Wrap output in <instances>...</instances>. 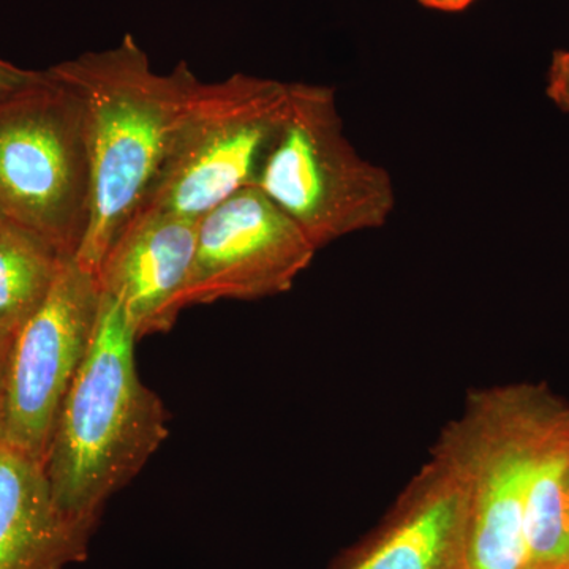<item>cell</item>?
Masks as SVG:
<instances>
[{
    "label": "cell",
    "instance_id": "cell-1",
    "mask_svg": "<svg viewBox=\"0 0 569 569\" xmlns=\"http://www.w3.org/2000/svg\"><path fill=\"white\" fill-rule=\"evenodd\" d=\"M84 104L92 168L91 222L73 258L97 276L104 254L129 222L162 167L174 133L201 82L189 63L152 69L130 33L103 51L50 67Z\"/></svg>",
    "mask_w": 569,
    "mask_h": 569
},
{
    "label": "cell",
    "instance_id": "cell-2",
    "mask_svg": "<svg viewBox=\"0 0 569 569\" xmlns=\"http://www.w3.org/2000/svg\"><path fill=\"white\" fill-rule=\"evenodd\" d=\"M102 295L91 350L63 399L44 458L56 508L86 537L104 503L168 437L167 408L142 383L134 362L140 339L123 307Z\"/></svg>",
    "mask_w": 569,
    "mask_h": 569
},
{
    "label": "cell",
    "instance_id": "cell-3",
    "mask_svg": "<svg viewBox=\"0 0 569 569\" xmlns=\"http://www.w3.org/2000/svg\"><path fill=\"white\" fill-rule=\"evenodd\" d=\"M569 432V407L545 385L485 389L438 443L458 460L470 498L468 569H526L535 471Z\"/></svg>",
    "mask_w": 569,
    "mask_h": 569
},
{
    "label": "cell",
    "instance_id": "cell-4",
    "mask_svg": "<svg viewBox=\"0 0 569 569\" xmlns=\"http://www.w3.org/2000/svg\"><path fill=\"white\" fill-rule=\"evenodd\" d=\"M92 168L84 104L50 70L0 97V213L77 257L88 233Z\"/></svg>",
    "mask_w": 569,
    "mask_h": 569
},
{
    "label": "cell",
    "instance_id": "cell-5",
    "mask_svg": "<svg viewBox=\"0 0 569 569\" xmlns=\"http://www.w3.org/2000/svg\"><path fill=\"white\" fill-rule=\"evenodd\" d=\"M254 187L317 250L383 227L396 206L391 174L362 159L343 132L335 89L305 82L290 84L287 118Z\"/></svg>",
    "mask_w": 569,
    "mask_h": 569
},
{
    "label": "cell",
    "instance_id": "cell-6",
    "mask_svg": "<svg viewBox=\"0 0 569 569\" xmlns=\"http://www.w3.org/2000/svg\"><path fill=\"white\" fill-rule=\"evenodd\" d=\"M290 84L244 73L201 82L134 212L201 219L254 187L287 118Z\"/></svg>",
    "mask_w": 569,
    "mask_h": 569
},
{
    "label": "cell",
    "instance_id": "cell-7",
    "mask_svg": "<svg viewBox=\"0 0 569 569\" xmlns=\"http://www.w3.org/2000/svg\"><path fill=\"white\" fill-rule=\"evenodd\" d=\"M102 290L71 258L18 335L6 381V440L44 466L63 399L91 350Z\"/></svg>",
    "mask_w": 569,
    "mask_h": 569
},
{
    "label": "cell",
    "instance_id": "cell-8",
    "mask_svg": "<svg viewBox=\"0 0 569 569\" xmlns=\"http://www.w3.org/2000/svg\"><path fill=\"white\" fill-rule=\"evenodd\" d=\"M317 247L258 187L204 213L179 312L223 299L266 298L291 290Z\"/></svg>",
    "mask_w": 569,
    "mask_h": 569
},
{
    "label": "cell",
    "instance_id": "cell-9",
    "mask_svg": "<svg viewBox=\"0 0 569 569\" xmlns=\"http://www.w3.org/2000/svg\"><path fill=\"white\" fill-rule=\"evenodd\" d=\"M200 220L164 212H134L97 271L102 293L126 310L138 339L170 331L192 268Z\"/></svg>",
    "mask_w": 569,
    "mask_h": 569
},
{
    "label": "cell",
    "instance_id": "cell-10",
    "mask_svg": "<svg viewBox=\"0 0 569 569\" xmlns=\"http://www.w3.org/2000/svg\"><path fill=\"white\" fill-rule=\"evenodd\" d=\"M470 498L458 460L438 443L395 522L348 569H468Z\"/></svg>",
    "mask_w": 569,
    "mask_h": 569
},
{
    "label": "cell",
    "instance_id": "cell-11",
    "mask_svg": "<svg viewBox=\"0 0 569 569\" xmlns=\"http://www.w3.org/2000/svg\"><path fill=\"white\" fill-rule=\"evenodd\" d=\"M89 539L56 508L43 462L0 443V569H67Z\"/></svg>",
    "mask_w": 569,
    "mask_h": 569
},
{
    "label": "cell",
    "instance_id": "cell-12",
    "mask_svg": "<svg viewBox=\"0 0 569 569\" xmlns=\"http://www.w3.org/2000/svg\"><path fill=\"white\" fill-rule=\"evenodd\" d=\"M526 569L569 567V432L541 459L526 508Z\"/></svg>",
    "mask_w": 569,
    "mask_h": 569
},
{
    "label": "cell",
    "instance_id": "cell-13",
    "mask_svg": "<svg viewBox=\"0 0 569 569\" xmlns=\"http://www.w3.org/2000/svg\"><path fill=\"white\" fill-rule=\"evenodd\" d=\"M63 258L47 242L7 224L0 230V328L18 331L40 309L58 279Z\"/></svg>",
    "mask_w": 569,
    "mask_h": 569
},
{
    "label": "cell",
    "instance_id": "cell-14",
    "mask_svg": "<svg viewBox=\"0 0 569 569\" xmlns=\"http://www.w3.org/2000/svg\"><path fill=\"white\" fill-rule=\"evenodd\" d=\"M546 93L559 110L569 112V50L553 52Z\"/></svg>",
    "mask_w": 569,
    "mask_h": 569
},
{
    "label": "cell",
    "instance_id": "cell-15",
    "mask_svg": "<svg viewBox=\"0 0 569 569\" xmlns=\"http://www.w3.org/2000/svg\"><path fill=\"white\" fill-rule=\"evenodd\" d=\"M43 70L21 69L0 58V97L7 96L39 80Z\"/></svg>",
    "mask_w": 569,
    "mask_h": 569
},
{
    "label": "cell",
    "instance_id": "cell-16",
    "mask_svg": "<svg viewBox=\"0 0 569 569\" xmlns=\"http://www.w3.org/2000/svg\"><path fill=\"white\" fill-rule=\"evenodd\" d=\"M13 342L14 336L0 328V395L6 392L7 372H9V362Z\"/></svg>",
    "mask_w": 569,
    "mask_h": 569
},
{
    "label": "cell",
    "instance_id": "cell-17",
    "mask_svg": "<svg viewBox=\"0 0 569 569\" xmlns=\"http://www.w3.org/2000/svg\"><path fill=\"white\" fill-rule=\"evenodd\" d=\"M422 6L429 9L443 10V11H460L467 9L473 0H419Z\"/></svg>",
    "mask_w": 569,
    "mask_h": 569
},
{
    "label": "cell",
    "instance_id": "cell-18",
    "mask_svg": "<svg viewBox=\"0 0 569 569\" xmlns=\"http://www.w3.org/2000/svg\"><path fill=\"white\" fill-rule=\"evenodd\" d=\"M6 396L0 395V443L6 440Z\"/></svg>",
    "mask_w": 569,
    "mask_h": 569
},
{
    "label": "cell",
    "instance_id": "cell-19",
    "mask_svg": "<svg viewBox=\"0 0 569 569\" xmlns=\"http://www.w3.org/2000/svg\"><path fill=\"white\" fill-rule=\"evenodd\" d=\"M6 219H3L2 213H0V230H2L3 227H7Z\"/></svg>",
    "mask_w": 569,
    "mask_h": 569
},
{
    "label": "cell",
    "instance_id": "cell-20",
    "mask_svg": "<svg viewBox=\"0 0 569 569\" xmlns=\"http://www.w3.org/2000/svg\"><path fill=\"white\" fill-rule=\"evenodd\" d=\"M567 569H569V567Z\"/></svg>",
    "mask_w": 569,
    "mask_h": 569
}]
</instances>
